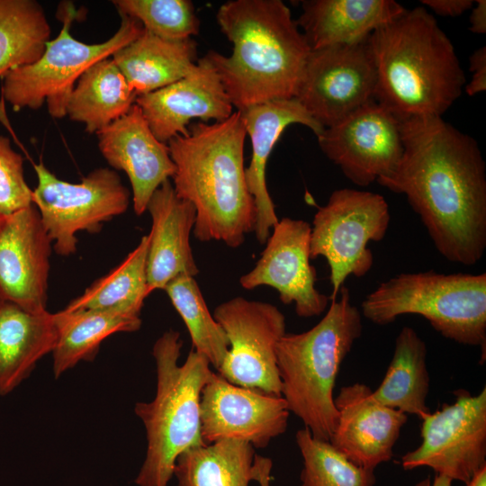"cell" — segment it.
I'll use <instances>...</instances> for the list:
<instances>
[{"mask_svg": "<svg viewBox=\"0 0 486 486\" xmlns=\"http://www.w3.org/2000/svg\"><path fill=\"white\" fill-rule=\"evenodd\" d=\"M52 248L33 203L0 217V301L47 310Z\"/></svg>", "mask_w": 486, "mask_h": 486, "instance_id": "obj_17", "label": "cell"}, {"mask_svg": "<svg viewBox=\"0 0 486 486\" xmlns=\"http://www.w3.org/2000/svg\"><path fill=\"white\" fill-rule=\"evenodd\" d=\"M472 78L464 86V90L470 96L486 90V47H480L469 58Z\"/></svg>", "mask_w": 486, "mask_h": 486, "instance_id": "obj_36", "label": "cell"}, {"mask_svg": "<svg viewBox=\"0 0 486 486\" xmlns=\"http://www.w3.org/2000/svg\"><path fill=\"white\" fill-rule=\"evenodd\" d=\"M32 194L22 157L12 148L7 137L0 135V217L32 204Z\"/></svg>", "mask_w": 486, "mask_h": 486, "instance_id": "obj_35", "label": "cell"}, {"mask_svg": "<svg viewBox=\"0 0 486 486\" xmlns=\"http://www.w3.org/2000/svg\"><path fill=\"white\" fill-rule=\"evenodd\" d=\"M469 30L475 34L486 32V1L476 0L471 9Z\"/></svg>", "mask_w": 486, "mask_h": 486, "instance_id": "obj_39", "label": "cell"}, {"mask_svg": "<svg viewBox=\"0 0 486 486\" xmlns=\"http://www.w3.org/2000/svg\"><path fill=\"white\" fill-rule=\"evenodd\" d=\"M164 290L187 328L192 349L202 355L218 370L227 356L230 343L210 312L194 277L179 275Z\"/></svg>", "mask_w": 486, "mask_h": 486, "instance_id": "obj_32", "label": "cell"}, {"mask_svg": "<svg viewBox=\"0 0 486 486\" xmlns=\"http://www.w3.org/2000/svg\"><path fill=\"white\" fill-rule=\"evenodd\" d=\"M334 402L338 420L329 443L365 469L389 462L408 415L381 404L360 382L343 386Z\"/></svg>", "mask_w": 486, "mask_h": 486, "instance_id": "obj_19", "label": "cell"}, {"mask_svg": "<svg viewBox=\"0 0 486 486\" xmlns=\"http://www.w3.org/2000/svg\"><path fill=\"white\" fill-rule=\"evenodd\" d=\"M112 58L138 96L190 74L197 64V43L193 38H161L143 28L136 39L116 50Z\"/></svg>", "mask_w": 486, "mask_h": 486, "instance_id": "obj_25", "label": "cell"}, {"mask_svg": "<svg viewBox=\"0 0 486 486\" xmlns=\"http://www.w3.org/2000/svg\"><path fill=\"white\" fill-rule=\"evenodd\" d=\"M57 340L52 354L56 379L82 361H91L102 342L118 332H133L141 326L140 316L115 311L85 310L54 313Z\"/></svg>", "mask_w": 486, "mask_h": 486, "instance_id": "obj_27", "label": "cell"}, {"mask_svg": "<svg viewBox=\"0 0 486 486\" xmlns=\"http://www.w3.org/2000/svg\"><path fill=\"white\" fill-rule=\"evenodd\" d=\"M289 414L283 397L232 384L217 373L202 390L201 434L205 445L239 439L265 448L285 432Z\"/></svg>", "mask_w": 486, "mask_h": 486, "instance_id": "obj_15", "label": "cell"}, {"mask_svg": "<svg viewBox=\"0 0 486 486\" xmlns=\"http://www.w3.org/2000/svg\"><path fill=\"white\" fill-rule=\"evenodd\" d=\"M188 136L167 142L176 166L173 187L193 204V234L202 242L222 241L236 248L256 224L255 202L248 192L244 166L247 131L239 111L213 123L197 122Z\"/></svg>", "mask_w": 486, "mask_h": 486, "instance_id": "obj_3", "label": "cell"}, {"mask_svg": "<svg viewBox=\"0 0 486 486\" xmlns=\"http://www.w3.org/2000/svg\"><path fill=\"white\" fill-rule=\"evenodd\" d=\"M137 94L112 58L101 59L79 77L67 104L70 120L97 133L128 112Z\"/></svg>", "mask_w": 486, "mask_h": 486, "instance_id": "obj_26", "label": "cell"}, {"mask_svg": "<svg viewBox=\"0 0 486 486\" xmlns=\"http://www.w3.org/2000/svg\"><path fill=\"white\" fill-rule=\"evenodd\" d=\"M96 134L103 157L129 177L135 213L143 214L154 192L175 175L167 144L154 136L136 104Z\"/></svg>", "mask_w": 486, "mask_h": 486, "instance_id": "obj_20", "label": "cell"}, {"mask_svg": "<svg viewBox=\"0 0 486 486\" xmlns=\"http://www.w3.org/2000/svg\"><path fill=\"white\" fill-rule=\"evenodd\" d=\"M295 440L303 459L301 486H374V470L355 464L308 428L298 430Z\"/></svg>", "mask_w": 486, "mask_h": 486, "instance_id": "obj_33", "label": "cell"}, {"mask_svg": "<svg viewBox=\"0 0 486 486\" xmlns=\"http://www.w3.org/2000/svg\"><path fill=\"white\" fill-rule=\"evenodd\" d=\"M239 112L252 146V157L249 166L245 169V176L256 206L254 232L257 241L265 244L270 230L279 220L266 181V163L274 144L291 124H302L310 128L317 137L324 128L296 98L269 101L249 106Z\"/></svg>", "mask_w": 486, "mask_h": 486, "instance_id": "obj_21", "label": "cell"}, {"mask_svg": "<svg viewBox=\"0 0 486 486\" xmlns=\"http://www.w3.org/2000/svg\"><path fill=\"white\" fill-rule=\"evenodd\" d=\"M272 230L255 267L240 277V285L248 290L273 287L283 303H294L299 317L320 315L329 298L315 287L317 272L310 262L311 226L286 217Z\"/></svg>", "mask_w": 486, "mask_h": 486, "instance_id": "obj_16", "label": "cell"}, {"mask_svg": "<svg viewBox=\"0 0 486 486\" xmlns=\"http://www.w3.org/2000/svg\"><path fill=\"white\" fill-rule=\"evenodd\" d=\"M77 13L72 3L60 4L57 17L63 26L58 35L47 42L37 61L15 68L4 76L3 96L14 112L38 109L46 103L51 117H65L68 98L82 74L97 61L112 57L143 31L138 20L121 15L114 35L104 42L87 44L70 33Z\"/></svg>", "mask_w": 486, "mask_h": 486, "instance_id": "obj_8", "label": "cell"}, {"mask_svg": "<svg viewBox=\"0 0 486 486\" xmlns=\"http://www.w3.org/2000/svg\"><path fill=\"white\" fill-rule=\"evenodd\" d=\"M455 400L421 420V444L401 457L404 470L431 468L464 484L486 466V389L477 395L459 389Z\"/></svg>", "mask_w": 486, "mask_h": 486, "instance_id": "obj_11", "label": "cell"}, {"mask_svg": "<svg viewBox=\"0 0 486 486\" xmlns=\"http://www.w3.org/2000/svg\"><path fill=\"white\" fill-rule=\"evenodd\" d=\"M148 235L114 268L94 281L64 309L67 311L94 310L140 316L149 295L147 279Z\"/></svg>", "mask_w": 486, "mask_h": 486, "instance_id": "obj_30", "label": "cell"}, {"mask_svg": "<svg viewBox=\"0 0 486 486\" xmlns=\"http://www.w3.org/2000/svg\"><path fill=\"white\" fill-rule=\"evenodd\" d=\"M452 482L450 478L436 474L433 481L428 477L417 482L415 486H452Z\"/></svg>", "mask_w": 486, "mask_h": 486, "instance_id": "obj_40", "label": "cell"}, {"mask_svg": "<svg viewBox=\"0 0 486 486\" xmlns=\"http://www.w3.org/2000/svg\"><path fill=\"white\" fill-rule=\"evenodd\" d=\"M296 23L310 50L360 41L406 8L393 0H304Z\"/></svg>", "mask_w": 486, "mask_h": 486, "instance_id": "obj_23", "label": "cell"}, {"mask_svg": "<svg viewBox=\"0 0 486 486\" xmlns=\"http://www.w3.org/2000/svg\"><path fill=\"white\" fill-rule=\"evenodd\" d=\"M135 104L154 136L165 144L176 136H188L193 120L219 122L233 113V105L204 56L186 76L138 95Z\"/></svg>", "mask_w": 486, "mask_h": 486, "instance_id": "obj_18", "label": "cell"}, {"mask_svg": "<svg viewBox=\"0 0 486 486\" xmlns=\"http://www.w3.org/2000/svg\"><path fill=\"white\" fill-rule=\"evenodd\" d=\"M56 340L54 313L32 312L0 301V396L20 385L52 352Z\"/></svg>", "mask_w": 486, "mask_h": 486, "instance_id": "obj_24", "label": "cell"}, {"mask_svg": "<svg viewBox=\"0 0 486 486\" xmlns=\"http://www.w3.org/2000/svg\"><path fill=\"white\" fill-rule=\"evenodd\" d=\"M360 312L380 326L401 315H420L444 338L480 346L485 360L486 273H401L366 295Z\"/></svg>", "mask_w": 486, "mask_h": 486, "instance_id": "obj_7", "label": "cell"}, {"mask_svg": "<svg viewBox=\"0 0 486 486\" xmlns=\"http://www.w3.org/2000/svg\"><path fill=\"white\" fill-rule=\"evenodd\" d=\"M403 154L377 183L406 196L435 248L477 264L486 249V166L477 141L442 117L401 121Z\"/></svg>", "mask_w": 486, "mask_h": 486, "instance_id": "obj_1", "label": "cell"}, {"mask_svg": "<svg viewBox=\"0 0 486 486\" xmlns=\"http://www.w3.org/2000/svg\"><path fill=\"white\" fill-rule=\"evenodd\" d=\"M255 447L239 439H222L185 450L176 458L178 486H249Z\"/></svg>", "mask_w": 486, "mask_h": 486, "instance_id": "obj_29", "label": "cell"}, {"mask_svg": "<svg viewBox=\"0 0 486 486\" xmlns=\"http://www.w3.org/2000/svg\"><path fill=\"white\" fill-rule=\"evenodd\" d=\"M216 19L233 44L230 56L204 57L238 111L294 98L310 49L281 0H230Z\"/></svg>", "mask_w": 486, "mask_h": 486, "instance_id": "obj_2", "label": "cell"}, {"mask_svg": "<svg viewBox=\"0 0 486 486\" xmlns=\"http://www.w3.org/2000/svg\"><path fill=\"white\" fill-rule=\"evenodd\" d=\"M389 204L379 194L351 188L335 190L316 212L310 237V259L323 256L329 267L331 301L349 275L364 276L374 265L367 247L386 235Z\"/></svg>", "mask_w": 486, "mask_h": 486, "instance_id": "obj_9", "label": "cell"}, {"mask_svg": "<svg viewBox=\"0 0 486 486\" xmlns=\"http://www.w3.org/2000/svg\"><path fill=\"white\" fill-rule=\"evenodd\" d=\"M421 3L441 16L455 17L472 9L473 0H423Z\"/></svg>", "mask_w": 486, "mask_h": 486, "instance_id": "obj_37", "label": "cell"}, {"mask_svg": "<svg viewBox=\"0 0 486 486\" xmlns=\"http://www.w3.org/2000/svg\"><path fill=\"white\" fill-rule=\"evenodd\" d=\"M465 486H486V466L476 472Z\"/></svg>", "mask_w": 486, "mask_h": 486, "instance_id": "obj_41", "label": "cell"}, {"mask_svg": "<svg viewBox=\"0 0 486 486\" xmlns=\"http://www.w3.org/2000/svg\"><path fill=\"white\" fill-rule=\"evenodd\" d=\"M369 36L310 50L307 58L294 98L324 129L374 101L377 74Z\"/></svg>", "mask_w": 486, "mask_h": 486, "instance_id": "obj_12", "label": "cell"}, {"mask_svg": "<svg viewBox=\"0 0 486 486\" xmlns=\"http://www.w3.org/2000/svg\"><path fill=\"white\" fill-rule=\"evenodd\" d=\"M317 139L326 157L362 187L391 175L403 154L401 121L375 101L324 129Z\"/></svg>", "mask_w": 486, "mask_h": 486, "instance_id": "obj_14", "label": "cell"}, {"mask_svg": "<svg viewBox=\"0 0 486 486\" xmlns=\"http://www.w3.org/2000/svg\"><path fill=\"white\" fill-rule=\"evenodd\" d=\"M427 345L414 328L403 327L395 339L394 351L385 375L374 397L381 404L422 419L429 414L427 405L430 377Z\"/></svg>", "mask_w": 486, "mask_h": 486, "instance_id": "obj_28", "label": "cell"}, {"mask_svg": "<svg viewBox=\"0 0 486 486\" xmlns=\"http://www.w3.org/2000/svg\"><path fill=\"white\" fill-rule=\"evenodd\" d=\"M38 184L32 202L62 256L76 253L79 231L98 232L104 222L122 214L130 204V192L116 171L100 167L79 183L58 178L42 162L34 165Z\"/></svg>", "mask_w": 486, "mask_h": 486, "instance_id": "obj_10", "label": "cell"}, {"mask_svg": "<svg viewBox=\"0 0 486 486\" xmlns=\"http://www.w3.org/2000/svg\"><path fill=\"white\" fill-rule=\"evenodd\" d=\"M212 316L230 343L217 374L232 384L282 397L276 346L286 331L279 309L235 297L218 305Z\"/></svg>", "mask_w": 486, "mask_h": 486, "instance_id": "obj_13", "label": "cell"}, {"mask_svg": "<svg viewBox=\"0 0 486 486\" xmlns=\"http://www.w3.org/2000/svg\"><path fill=\"white\" fill-rule=\"evenodd\" d=\"M147 210L152 220L147 252V279L149 294L176 277H194L199 269L190 246L196 212L191 202L175 192L169 180L152 194Z\"/></svg>", "mask_w": 486, "mask_h": 486, "instance_id": "obj_22", "label": "cell"}, {"mask_svg": "<svg viewBox=\"0 0 486 486\" xmlns=\"http://www.w3.org/2000/svg\"><path fill=\"white\" fill-rule=\"evenodd\" d=\"M50 37V23L37 1L0 0V78L37 61Z\"/></svg>", "mask_w": 486, "mask_h": 486, "instance_id": "obj_31", "label": "cell"}, {"mask_svg": "<svg viewBox=\"0 0 486 486\" xmlns=\"http://www.w3.org/2000/svg\"><path fill=\"white\" fill-rule=\"evenodd\" d=\"M182 346L180 333L174 329L166 331L153 346L156 395L151 401L134 407L147 436L146 457L134 481L138 486H167L179 454L205 445L200 400L213 372L209 361L194 349L179 364Z\"/></svg>", "mask_w": 486, "mask_h": 486, "instance_id": "obj_6", "label": "cell"}, {"mask_svg": "<svg viewBox=\"0 0 486 486\" xmlns=\"http://www.w3.org/2000/svg\"><path fill=\"white\" fill-rule=\"evenodd\" d=\"M324 317L307 331L285 333L276 346L281 395L312 436L329 441L338 420L334 387L342 362L363 331L362 314L339 290Z\"/></svg>", "mask_w": 486, "mask_h": 486, "instance_id": "obj_5", "label": "cell"}, {"mask_svg": "<svg viewBox=\"0 0 486 486\" xmlns=\"http://www.w3.org/2000/svg\"><path fill=\"white\" fill-rule=\"evenodd\" d=\"M273 462L270 458L255 454L251 469V480L259 486H270Z\"/></svg>", "mask_w": 486, "mask_h": 486, "instance_id": "obj_38", "label": "cell"}, {"mask_svg": "<svg viewBox=\"0 0 486 486\" xmlns=\"http://www.w3.org/2000/svg\"><path fill=\"white\" fill-rule=\"evenodd\" d=\"M374 101L400 121L442 117L461 96L465 76L454 45L423 7L405 10L369 36Z\"/></svg>", "mask_w": 486, "mask_h": 486, "instance_id": "obj_4", "label": "cell"}, {"mask_svg": "<svg viewBox=\"0 0 486 486\" xmlns=\"http://www.w3.org/2000/svg\"><path fill=\"white\" fill-rule=\"evenodd\" d=\"M112 4L120 15L138 20L158 37L183 40L199 33L200 21L189 0H114Z\"/></svg>", "mask_w": 486, "mask_h": 486, "instance_id": "obj_34", "label": "cell"}]
</instances>
